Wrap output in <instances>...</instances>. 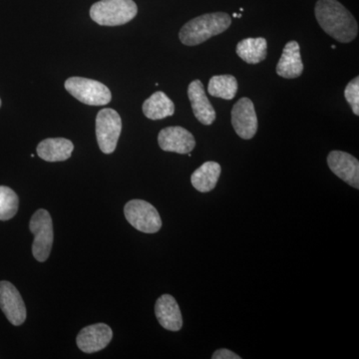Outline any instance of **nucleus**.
<instances>
[{"mask_svg":"<svg viewBox=\"0 0 359 359\" xmlns=\"http://www.w3.org/2000/svg\"><path fill=\"white\" fill-rule=\"evenodd\" d=\"M314 13L323 32L337 41L349 43L358 36V21L337 0H318Z\"/></svg>","mask_w":359,"mask_h":359,"instance_id":"f257e3e1","label":"nucleus"},{"mask_svg":"<svg viewBox=\"0 0 359 359\" xmlns=\"http://www.w3.org/2000/svg\"><path fill=\"white\" fill-rule=\"evenodd\" d=\"M231 25V18L228 13L204 14L187 22L180 30L179 39L187 46H196L226 32Z\"/></svg>","mask_w":359,"mask_h":359,"instance_id":"f03ea898","label":"nucleus"},{"mask_svg":"<svg viewBox=\"0 0 359 359\" xmlns=\"http://www.w3.org/2000/svg\"><path fill=\"white\" fill-rule=\"evenodd\" d=\"M137 13L138 7L133 0H100L90 8V18L102 26L126 25Z\"/></svg>","mask_w":359,"mask_h":359,"instance_id":"7ed1b4c3","label":"nucleus"},{"mask_svg":"<svg viewBox=\"0 0 359 359\" xmlns=\"http://www.w3.org/2000/svg\"><path fill=\"white\" fill-rule=\"evenodd\" d=\"M65 89L80 102L90 106L106 105L112 95L106 85L83 77H71L65 81Z\"/></svg>","mask_w":359,"mask_h":359,"instance_id":"20e7f679","label":"nucleus"},{"mask_svg":"<svg viewBox=\"0 0 359 359\" xmlns=\"http://www.w3.org/2000/svg\"><path fill=\"white\" fill-rule=\"evenodd\" d=\"M29 229L34 236L33 257L40 263H43L50 256L53 245V224L50 214L43 209L35 212L30 219Z\"/></svg>","mask_w":359,"mask_h":359,"instance_id":"39448f33","label":"nucleus"},{"mask_svg":"<svg viewBox=\"0 0 359 359\" xmlns=\"http://www.w3.org/2000/svg\"><path fill=\"white\" fill-rule=\"evenodd\" d=\"M122 131V120L117 111L105 108L97 114L96 137L104 154H112Z\"/></svg>","mask_w":359,"mask_h":359,"instance_id":"423d86ee","label":"nucleus"},{"mask_svg":"<svg viewBox=\"0 0 359 359\" xmlns=\"http://www.w3.org/2000/svg\"><path fill=\"white\" fill-rule=\"evenodd\" d=\"M127 221L136 230L155 233L162 228V219L154 205L143 200H132L124 208Z\"/></svg>","mask_w":359,"mask_h":359,"instance_id":"0eeeda50","label":"nucleus"},{"mask_svg":"<svg viewBox=\"0 0 359 359\" xmlns=\"http://www.w3.org/2000/svg\"><path fill=\"white\" fill-rule=\"evenodd\" d=\"M231 124L236 133L245 140L254 138L257 131V117L254 103L250 99L241 98L231 110Z\"/></svg>","mask_w":359,"mask_h":359,"instance_id":"6e6552de","label":"nucleus"},{"mask_svg":"<svg viewBox=\"0 0 359 359\" xmlns=\"http://www.w3.org/2000/svg\"><path fill=\"white\" fill-rule=\"evenodd\" d=\"M0 309L11 325L18 327L26 320V308L22 297L13 283L0 282Z\"/></svg>","mask_w":359,"mask_h":359,"instance_id":"1a4fd4ad","label":"nucleus"},{"mask_svg":"<svg viewBox=\"0 0 359 359\" xmlns=\"http://www.w3.org/2000/svg\"><path fill=\"white\" fill-rule=\"evenodd\" d=\"M160 148L166 152L189 154L196 146L193 134L183 127L173 126L161 130L158 135Z\"/></svg>","mask_w":359,"mask_h":359,"instance_id":"9d476101","label":"nucleus"},{"mask_svg":"<svg viewBox=\"0 0 359 359\" xmlns=\"http://www.w3.org/2000/svg\"><path fill=\"white\" fill-rule=\"evenodd\" d=\"M327 164L332 173L358 190L359 162L355 157L342 151H332L327 156Z\"/></svg>","mask_w":359,"mask_h":359,"instance_id":"9b49d317","label":"nucleus"},{"mask_svg":"<svg viewBox=\"0 0 359 359\" xmlns=\"http://www.w3.org/2000/svg\"><path fill=\"white\" fill-rule=\"evenodd\" d=\"M113 332L105 323H96L84 327L77 335L76 344L85 353L102 351L110 344Z\"/></svg>","mask_w":359,"mask_h":359,"instance_id":"f8f14e48","label":"nucleus"},{"mask_svg":"<svg viewBox=\"0 0 359 359\" xmlns=\"http://www.w3.org/2000/svg\"><path fill=\"white\" fill-rule=\"evenodd\" d=\"M188 96L190 99L194 115L202 124L212 125L216 120V111L205 95L204 85L200 80H194L188 87Z\"/></svg>","mask_w":359,"mask_h":359,"instance_id":"ddd939ff","label":"nucleus"},{"mask_svg":"<svg viewBox=\"0 0 359 359\" xmlns=\"http://www.w3.org/2000/svg\"><path fill=\"white\" fill-rule=\"evenodd\" d=\"M155 314L158 321L165 330L179 332L183 327V318L178 302L171 294H163L155 306Z\"/></svg>","mask_w":359,"mask_h":359,"instance_id":"4468645a","label":"nucleus"},{"mask_svg":"<svg viewBox=\"0 0 359 359\" xmlns=\"http://www.w3.org/2000/svg\"><path fill=\"white\" fill-rule=\"evenodd\" d=\"M304 71L301 48L297 41H290L283 48L282 57L276 65V73L278 76L294 79L301 76Z\"/></svg>","mask_w":359,"mask_h":359,"instance_id":"2eb2a0df","label":"nucleus"},{"mask_svg":"<svg viewBox=\"0 0 359 359\" xmlns=\"http://www.w3.org/2000/svg\"><path fill=\"white\" fill-rule=\"evenodd\" d=\"M74 150L72 142L65 138H48L40 142L37 154L46 162H62L69 159Z\"/></svg>","mask_w":359,"mask_h":359,"instance_id":"dca6fc26","label":"nucleus"},{"mask_svg":"<svg viewBox=\"0 0 359 359\" xmlns=\"http://www.w3.org/2000/svg\"><path fill=\"white\" fill-rule=\"evenodd\" d=\"M221 165L217 162H205L198 168L191 177V182L196 190L201 193L211 192L216 188L219 176H221Z\"/></svg>","mask_w":359,"mask_h":359,"instance_id":"f3484780","label":"nucleus"},{"mask_svg":"<svg viewBox=\"0 0 359 359\" xmlns=\"http://www.w3.org/2000/svg\"><path fill=\"white\" fill-rule=\"evenodd\" d=\"M174 112L173 101L162 91L155 92L143 104V113L148 119H164V118L173 116Z\"/></svg>","mask_w":359,"mask_h":359,"instance_id":"a211bd4d","label":"nucleus"},{"mask_svg":"<svg viewBox=\"0 0 359 359\" xmlns=\"http://www.w3.org/2000/svg\"><path fill=\"white\" fill-rule=\"evenodd\" d=\"M236 52L238 57L249 65H257L266 58L268 42L263 37L245 39L238 42Z\"/></svg>","mask_w":359,"mask_h":359,"instance_id":"6ab92c4d","label":"nucleus"},{"mask_svg":"<svg viewBox=\"0 0 359 359\" xmlns=\"http://www.w3.org/2000/svg\"><path fill=\"white\" fill-rule=\"evenodd\" d=\"M208 92L217 98L231 100L238 92V81L233 75H217L210 79Z\"/></svg>","mask_w":359,"mask_h":359,"instance_id":"aec40b11","label":"nucleus"},{"mask_svg":"<svg viewBox=\"0 0 359 359\" xmlns=\"http://www.w3.org/2000/svg\"><path fill=\"white\" fill-rule=\"evenodd\" d=\"M20 207V199L13 189L0 186V221H8L15 216Z\"/></svg>","mask_w":359,"mask_h":359,"instance_id":"412c9836","label":"nucleus"},{"mask_svg":"<svg viewBox=\"0 0 359 359\" xmlns=\"http://www.w3.org/2000/svg\"><path fill=\"white\" fill-rule=\"evenodd\" d=\"M344 96L347 102L351 106L353 112L356 116L359 115V77L351 80L344 90Z\"/></svg>","mask_w":359,"mask_h":359,"instance_id":"4be33fe9","label":"nucleus"},{"mask_svg":"<svg viewBox=\"0 0 359 359\" xmlns=\"http://www.w3.org/2000/svg\"><path fill=\"white\" fill-rule=\"evenodd\" d=\"M212 359H241V356H238V354L233 353L230 349L222 348L218 349V351H215V353L212 354Z\"/></svg>","mask_w":359,"mask_h":359,"instance_id":"5701e85b","label":"nucleus"},{"mask_svg":"<svg viewBox=\"0 0 359 359\" xmlns=\"http://www.w3.org/2000/svg\"><path fill=\"white\" fill-rule=\"evenodd\" d=\"M233 18H237L238 14H237V13H233Z\"/></svg>","mask_w":359,"mask_h":359,"instance_id":"b1692460","label":"nucleus"},{"mask_svg":"<svg viewBox=\"0 0 359 359\" xmlns=\"http://www.w3.org/2000/svg\"><path fill=\"white\" fill-rule=\"evenodd\" d=\"M237 18H242V14H238V16H237Z\"/></svg>","mask_w":359,"mask_h":359,"instance_id":"393cba45","label":"nucleus"},{"mask_svg":"<svg viewBox=\"0 0 359 359\" xmlns=\"http://www.w3.org/2000/svg\"><path fill=\"white\" fill-rule=\"evenodd\" d=\"M0 107H1V99H0Z\"/></svg>","mask_w":359,"mask_h":359,"instance_id":"a878e982","label":"nucleus"}]
</instances>
